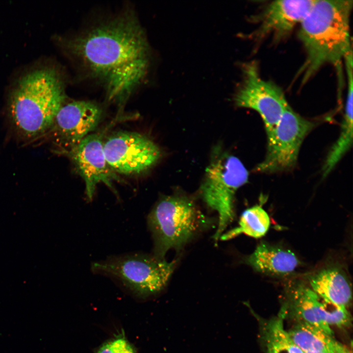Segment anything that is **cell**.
Segmentation results:
<instances>
[{
  "label": "cell",
  "instance_id": "obj_1",
  "mask_svg": "<svg viewBox=\"0 0 353 353\" xmlns=\"http://www.w3.org/2000/svg\"><path fill=\"white\" fill-rule=\"evenodd\" d=\"M68 52L122 108L144 81L150 49L133 13L125 12L75 36L65 43Z\"/></svg>",
  "mask_w": 353,
  "mask_h": 353
},
{
  "label": "cell",
  "instance_id": "obj_2",
  "mask_svg": "<svg viewBox=\"0 0 353 353\" xmlns=\"http://www.w3.org/2000/svg\"><path fill=\"white\" fill-rule=\"evenodd\" d=\"M353 1L315 0L298 33L305 52L298 72L306 83L323 66L338 67L352 52L350 21Z\"/></svg>",
  "mask_w": 353,
  "mask_h": 353
},
{
  "label": "cell",
  "instance_id": "obj_3",
  "mask_svg": "<svg viewBox=\"0 0 353 353\" xmlns=\"http://www.w3.org/2000/svg\"><path fill=\"white\" fill-rule=\"evenodd\" d=\"M63 82L51 68L37 70L24 76L9 101L12 124L22 137L31 139L51 127L66 100Z\"/></svg>",
  "mask_w": 353,
  "mask_h": 353
},
{
  "label": "cell",
  "instance_id": "obj_4",
  "mask_svg": "<svg viewBox=\"0 0 353 353\" xmlns=\"http://www.w3.org/2000/svg\"><path fill=\"white\" fill-rule=\"evenodd\" d=\"M208 221L186 197L172 195L161 198L147 218L153 239V255L164 259L169 250L180 249L208 225Z\"/></svg>",
  "mask_w": 353,
  "mask_h": 353
},
{
  "label": "cell",
  "instance_id": "obj_5",
  "mask_svg": "<svg viewBox=\"0 0 353 353\" xmlns=\"http://www.w3.org/2000/svg\"><path fill=\"white\" fill-rule=\"evenodd\" d=\"M249 173L236 156L219 150L214 152L206 169L200 196L206 205L218 214L214 239L218 241L234 217L237 191L247 183Z\"/></svg>",
  "mask_w": 353,
  "mask_h": 353
},
{
  "label": "cell",
  "instance_id": "obj_6",
  "mask_svg": "<svg viewBox=\"0 0 353 353\" xmlns=\"http://www.w3.org/2000/svg\"><path fill=\"white\" fill-rule=\"evenodd\" d=\"M176 264L155 256L131 253L93 263L95 274L113 278L141 295L156 293L167 283Z\"/></svg>",
  "mask_w": 353,
  "mask_h": 353
},
{
  "label": "cell",
  "instance_id": "obj_7",
  "mask_svg": "<svg viewBox=\"0 0 353 353\" xmlns=\"http://www.w3.org/2000/svg\"><path fill=\"white\" fill-rule=\"evenodd\" d=\"M242 71V80L234 95V102L239 107L251 109L260 115L267 137L290 105L281 89L261 77L256 62L245 63Z\"/></svg>",
  "mask_w": 353,
  "mask_h": 353
},
{
  "label": "cell",
  "instance_id": "obj_8",
  "mask_svg": "<svg viewBox=\"0 0 353 353\" xmlns=\"http://www.w3.org/2000/svg\"><path fill=\"white\" fill-rule=\"evenodd\" d=\"M315 126L314 122L303 117L289 106L267 137L266 155L255 170L273 173L293 168L303 140Z\"/></svg>",
  "mask_w": 353,
  "mask_h": 353
},
{
  "label": "cell",
  "instance_id": "obj_9",
  "mask_svg": "<svg viewBox=\"0 0 353 353\" xmlns=\"http://www.w3.org/2000/svg\"><path fill=\"white\" fill-rule=\"evenodd\" d=\"M106 161L116 173L126 175L142 174L152 168L161 157L158 146L146 135L120 131L103 142Z\"/></svg>",
  "mask_w": 353,
  "mask_h": 353
},
{
  "label": "cell",
  "instance_id": "obj_10",
  "mask_svg": "<svg viewBox=\"0 0 353 353\" xmlns=\"http://www.w3.org/2000/svg\"><path fill=\"white\" fill-rule=\"evenodd\" d=\"M103 133L89 134L77 145L64 152L67 153L83 178L86 195L90 201L93 199L98 184H104L117 194L113 182L121 181L106 161Z\"/></svg>",
  "mask_w": 353,
  "mask_h": 353
},
{
  "label": "cell",
  "instance_id": "obj_11",
  "mask_svg": "<svg viewBox=\"0 0 353 353\" xmlns=\"http://www.w3.org/2000/svg\"><path fill=\"white\" fill-rule=\"evenodd\" d=\"M315 0H277L265 5L252 19L257 25L250 36L258 41L271 38L279 42L303 20Z\"/></svg>",
  "mask_w": 353,
  "mask_h": 353
},
{
  "label": "cell",
  "instance_id": "obj_12",
  "mask_svg": "<svg viewBox=\"0 0 353 353\" xmlns=\"http://www.w3.org/2000/svg\"><path fill=\"white\" fill-rule=\"evenodd\" d=\"M102 110L97 103L74 101L64 104L50 127L58 142L67 150L77 145L98 125Z\"/></svg>",
  "mask_w": 353,
  "mask_h": 353
},
{
  "label": "cell",
  "instance_id": "obj_13",
  "mask_svg": "<svg viewBox=\"0 0 353 353\" xmlns=\"http://www.w3.org/2000/svg\"><path fill=\"white\" fill-rule=\"evenodd\" d=\"M246 263L259 273L283 276L294 272L300 261L291 251L262 242L246 258Z\"/></svg>",
  "mask_w": 353,
  "mask_h": 353
},
{
  "label": "cell",
  "instance_id": "obj_14",
  "mask_svg": "<svg viewBox=\"0 0 353 353\" xmlns=\"http://www.w3.org/2000/svg\"><path fill=\"white\" fill-rule=\"evenodd\" d=\"M310 288L323 299L347 307L352 299L350 283L345 272L337 267L322 269L309 278Z\"/></svg>",
  "mask_w": 353,
  "mask_h": 353
},
{
  "label": "cell",
  "instance_id": "obj_15",
  "mask_svg": "<svg viewBox=\"0 0 353 353\" xmlns=\"http://www.w3.org/2000/svg\"><path fill=\"white\" fill-rule=\"evenodd\" d=\"M288 332L294 342L304 353H351L333 336L308 324L299 322Z\"/></svg>",
  "mask_w": 353,
  "mask_h": 353
},
{
  "label": "cell",
  "instance_id": "obj_16",
  "mask_svg": "<svg viewBox=\"0 0 353 353\" xmlns=\"http://www.w3.org/2000/svg\"><path fill=\"white\" fill-rule=\"evenodd\" d=\"M318 295L310 287L303 284L297 285L291 296V302L299 322L317 328L333 336L331 327L321 318L318 310Z\"/></svg>",
  "mask_w": 353,
  "mask_h": 353
},
{
  "label": "cell",
  "instance_id": "obj_17",
  "mask_svg": "<svg viewBox=\"0 0 353 353\" xmlns=\"http://www.w3.org/2000/svg\"><path fill=\"white\" fill-rule=\"evenodd\" d=\"M353 88H347L344 116L338 138L328 153L323 167V176L333 170L353 143Z\"/></svg>",
  "mask_w": 353,
  "mask_h": 353
},
{
  "label": "cell",
  "instance_id": "obj_18",
  "mask_svg": "<svg viewBox=\"0 0 353 353\" xmlns=\"http://www.w3.org/2000/svg\"><path fill=\"white\" fill-rule=\"evenodd\" d=\"M270 218L267 212L256 205L245 210L241 215L238 226L221 236L223 241L232 239L241 234L254 238L264 236L270 226Z\"/></svg>",
  "mask_w": 353,
  "mask_h": 353
},
{
  "label": "cell",
  "instance_id": "obj_19",
  "mask_svg": "<svg viewBox=\"0 0 353 353\" xmlns=\"http://www.w3.org/2000/svg\"><path fill=\"white\" fill-rule=\"evenodd\" d=\"M285 312L265 325L263 340L267 353H304L295 344L284 325Z\"/></svg>",
  "mask_w": 353,
  "mask_h": 353
},
{
  "label": "cell",
  "instance_id": "obj_20",
  "mask_svg": "<svg viewBox=\"0 0 353 353\" xmlns=\"http://www.w3.org/2000/svg\"><path fill=\"white\" fill-rule=\"evenodd\" d=\"M317 305L321 319L330 327H342L349 324L350 316L346 307L327 301L319 296Z\"/></svg>",
  "mask_w": 353,
  "mask_h": 353
},
{
  "label": "cell",
  "instance_id": "obj_21",
  "mask_svg": "<svg viewBox=\"0 0 353 353\" xmlns=\"http://www.w3.org/2000/svg\"><path fill=\"white\" fill-rule=\"evenodd\" d=\"M98 353H136L129 342L124 337L113 339L103 344Z\"/></svg>",
  "mask_w": 353,
  "mask_h": 353
},
{
  "label": "cell",
  "instance_id": "obj_22",
  "mask_svg": "<svg viewBox=\"0 0 353 353\" xmlns=\"http://www.w3.org/2000/svg\"><path fill=\"white\" fill-rule=\"evenodd\" d=\"M320 353V352H307V353Z\"/></svg>",
  "mask_w": 353,
  "mask_h": 353
}]
</instances>
